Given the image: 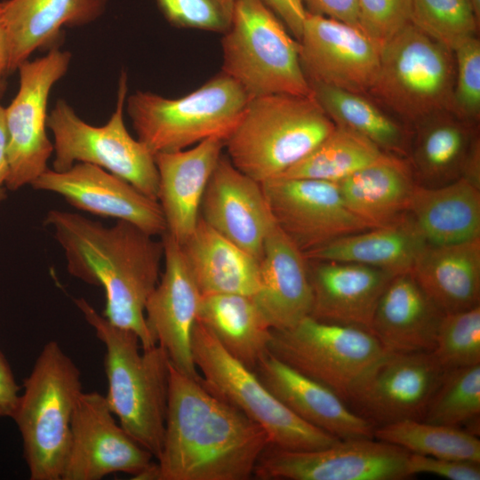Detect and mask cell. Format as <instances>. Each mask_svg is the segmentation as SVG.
I'll return each instance as SVG.
<instances>
[{
	"label": "cell",
	"mask_w": 480,
	"mask_h": 480,
	"mask_svg": "<svg viewBox=\"0 0 480 480\" xmlns=\"http://www.w3.org/2000/svg\"><path fill=\"white\" fill-rule=\"evenodd\" d=\"M44 223L52 228L64 252L68 272L104 289L102 316L115 326L133 332L142 349L156 345L146 324L145 306L161 276L162 239L124 220L106 227L56 209L47 212Z\"/></svg>",
	"instance_id": "1"
},
{
	"label": "cell",
	"mask_w": 480,
	"mask_h": 480,
	"mask_svg": "<svg viewBox=\"0 0 480 480\" xmlns=\"http://www.w3.org/2000/svg\"><path fill=\"white\" fill-rule=\"evenodd\" d=\"M268 444L260 426L170 362L159 480H248Z\"/></svg>",
	"instance_id": "2"
},
{
	"label": "cell",
	"mask_w": 480,
	"mask_h": 480,
	"mask_svg": "<svg viewBox=\"0 0 480 480\" xmlns=\"http://www.w3.org/2000/svg\"><path fill=\"white\" fill-rule=\"evenodd\" d=\"M105 346V396L121 427L155 458L161 452L169 393L170 359L158 344L140 352L132 331L115 326L84 298L74 300Z\"/></svg>",
	"instance_id": "3"
},
{
	"label": "cell",
	"mask_w": 480,
	"mask_h": 480,
	"mask_svg": "<svg viewBox=\"0 0 480 480\" xmlns=\"http://www.w3.org/2000/svg\"><path fill=\"white\" fill-rule=\"evenodd\" d=\"M334 127L312 94L251 98L224 148L236 168L262 184L284 174Z\"/></svg>",
	"instance_id": "4"
},
{
	"label": "cell",
	"mask_w": 480,
	"mask_h": 480,
	"mask_svg": "<svg viewBox=\"0 0 480 480\" xmlns=\"http://www.w3.org/2000/svg\"><path fill=\"white\" fill-rule=\"evenodd\" d=\"M12 419L22 439L30 480H61L81 373L56 340L48 341L23 381Z\"/></svg>",
	"instance_id": "5"
},
{
	"label": "cell",
	"mask_w": 480,
	"mask_h": 480,
	"mask_svg": "<svg viewBox=\"0 0 480 480\" xmlns=\"http://www.w3.org/2000/svg\"><path fill=\"white\" fill-rule=\"evenodd\" d=\"M249 99L235 80L220 71L175 99L136 91L127 96L125 108L137 139L156 155L185 149L211 137L225 140Z\"/></svg>",
	"instance_id": "6"
},
{
	"label": "cell",
	"mask_w": 480,
	"mask_h": 480,
	"mask_svg": "<svg viewBox=\"0 0 480 480\" xmlns=\"http://www.w3.org/2000/svg\"><path fill=\"white\" fill-rule=\"evenodd\" d=\"M221 49V72L250 99L312 94L300 64L299 41L261 0L235 1Z\"/></svg>",
	"instance_id": "7"
},
{
	"label": "cell",
	"mask_w": 480,
	"mask_h": 480,
	"mask_svg": "<svg viewBox=\"0 0 480 480\" xmlns=\"http://www.w3.org/2000/svg\"><path fill=\"white\" fill-rule=\"evenodd\" d=\"M191 348L204 388L260 426L270 444L288 451H314L340 440L305 422L285 407L254 372L228 354L198 320L193 327Z\"/></svg>",
	"instance_id": "8"
},
{
	"label": "cell",
	"mask_w": 480,
	"mask_h": 480,
	"mask_svg": "<svg viewBox=\"0 0 480 480\" xmlns=\"http://www.w3.org/2000/svg\"><path fill=\"white\" fill-rule=\"evenodd\" d=\"M127 91V74L123 71L115 110L100 126L84 121L64 100L56 101L47 117V128L54 139L52 169L65 171L76 163L97 165L157 201L158 172L155 155L130 134L124 124Z\"/></svg>",
	"instance_id": "9"
},
{
	"label": "cell",
	"mask_w": 480,
	"mask_h": 480,
	"mask_svg": "<svg viewBox=\"0 0 480 480\" xmlns=\"http://www.w3.org/2000/svg\"><path fill=\"white\" fill-rule=\"evenodd\" d=\"M454 77L453 52L409 23L381 49L369 93L416 126L436 114L452 112Z\"/></svg>",
	"instance_id": "10"
},
{
	"label": "cell",
	"mask_w": 480,
	"mask_h": 480,
	"mask_svg": "<svg viewBox=\"0 0 480 480\" xmlns=\"http://www.w3.org/2000/svg\"><path fill=\"white\" fill-rule=\"evenodd\" d=\"M386 350L369 330L309 316L291 328L272 329L268 346V353L343 400Z\"/></svg>",
	"instance_id": "11"
},
{
	"label": "cell",
	"mask_w": 480,
	"mask_h": 480,
	"mask_svg": "<svg viewBox=\"0 0 480 480\" xmlns=\"http://www.w3.org/2000/svg\"><path fill=\"white\" fill-rule=\"evenodd\" d=\"M71 54L52 47L19 68V90L8 107L5 120L9 135V175L5 188L16 191L31 185L47 167L53 153L47 128V106L54 84L67 73Z\"/></svg>",
	"instance_id": "12"
},
{
	"label": "cell",
	"mask_w": 480,
	"mask_h": 480,
	"mask_svg": "<svg viewBox=\"0 0 480 480\" xmlns=\"http://www.w3.org/2000/svg\"><path fill=\"white\" fill-rule=\"evenodd\" d=\"M410 452L372 438L340 439L314 451H288L268 444L253 476L260 480H400L411 476Z\"/></svg>",
	"instance_id": "13"
},
{
	"label": "cell",
	"mask_w": 480,
	"mask_h": 480,
	"mask_svg": "<svg viewBox=\"0 0 480 480\" xmlns=\"http://www.w3.org/2000/svg\"><path fill=\"white\" fill-rule=\"evenodd\" d=\"M261 187L275 223L304 254L368 229L347 208L338 183L277 177Z\"/></svg>",
	"instance_id": "14"
},
{
	"label": "cell",
	"mask_w": 480,
	"mask_h": 480,
	"mask_svg": "<svg viewBox=\"0 0 480 480\" xmlns=\"http://www.w3.org/2000/svg\"><path fill=\"white\" fill-rule=\"evenodd\" d=\"M445 372L432 351L386 350L348 400L374 426L421 420Z\"/></svg>",
	"instance_id": "15"
},
{
	"label": "cell",
	"mask_w": 480,
	"mask_h": 480,
	"mask_svg": "<svg viewBox=\"0 0 480 480\" xmlns=\"http://www.w3.org/2000/svg\"><path fill=\"white\" fill-rule=\"evenodd\" d=\"M152 457L116 421L105 396L81 393L61 480H100L117 472L134 478L149 467Z\"/></svg>",
	"instance_id": "16"
},
{
	"label": "cell",
	"mask_w": 480,
	"mask_h": 480,
	"mask_svg": "<svg viewBox=\"0 0 480 480\" xmlns=\"http://www.w3.org/2000/svg\"><path fill=\"white\" fill-rule=\"evenodd\" d=\"M298 41L308 84L370 92L380 70V50L358 27L307 12Z\"/></svg>",
	"instance_id": "17"
},
{
	"label": "cell",
	"mask_w": 480,
	"mask_h": 480,
	"mask_svg": "<svg viewBox=\"0 0 480 480\" xmlns=\"http://www.w3.org/2000/svg\"><path fill=\"white\" fill-rule=\"evenodd\" d=\"M30 186L56 193L78 210L130 222L153 236L166 232L158 201L97 165L76 163L61 172L48 168Z\"/></svg>",
	"instance_id": "18"
},
{
	"label": "cell",
	"mask_w": 480,
	"mask_h": 480,
	"mask_svg": "<svg viewBox=\"0 0 480 480\" xmlns=\"http://www.w3.org/2000/svg\"><path fill=\"white\" fill-rule=\"evenodd\" d=\"M164 271L145 306L148 329L180 372L198 380L191 348L202 293L188 267L181 246L167 233L162 236Z\"/></svg>",
	"instance_id": "19"
},
{
	"label": "cell",
	"mask_w": 480,
	"mask_h": 480,
	"mask_svg": "<svg viewBox=\"0 0 480 480\" xmlns=\"http://www.w3.org/2000/svg\"><path fill=\"white\" fill-rule=\"evenodd\" d=\"M200 218L259 261L275 220L261 184L222 154L206 187Z\"/></svg>",
	"instance_id": "20"
},
{
	"label": "cell",
	"mask_w": 480,
	"mask_h": 480,
	"mask_svg": "<svg viewBox=\"0 0 480 480\" xmlns=\"http://www.w3.org/2000/svg\"><path fill=\"white\" fill-rule=\"evenodd\" d=\"M223 149L224 140L211 137L185 149L155 155L165 233L180 244L198 223L204 191Z\"/></svg>",
	"instance_id": "21"
},
{
	"label": "cell",
	"mask_w": 480,
	"mask_h": 480,
	"mask_svg": "<svg viewBox=\"0 0 480 480\" xmlns=\"http://www.w3.org/2000/svg\"><path fill=\"white\" fill-rule=\"evenodd\" d=\"M253 372L275 397L305 422L340 439L373 437L374 425L350 410L338 394L269 353Z\"/></svg>",
	"instance_id": "22"
},
{
	"label": "cell",
	"mask_w": 480,
	"mask_h": 480,
	"mask_svg": "<svg viewBox=\"0 0 480 480\" xmlns=\"http://www.w3.org/2000/svg\"><path fill=\"white\" fill-rule=\"evenodd\" d=\"M308 261L313 293L309 316L370 331L380 298L396 275L353 262Z\"/></svg>",
	"instance_id": "23"
},
{
	"label": "cell",
	"mask_w": 480,
	"mask_h": 480,
	"mask_svg": "<svg viewBox=\"0 0 480 480\" xmlns=\"http://www.w3.org/2000/svg\"><path fill=\"white\" fill-rule=\"evenodd\" d=\"M252 297L274 330L291 328L311 311L308 259L276 223L265 239L259 287Z\"/></svg>",
	"instance_id": "24"
},
{
	"label": "cell",
	"mask_w": 480,
	"mask_h": 480,
	"mask_svg": "<svg viewBox=\"0 0 480 480\" xmlns=\"http://www.w3.org/2000/svg\"><path fill=\"white\" fill-rule=\"evenodd\" d=\"M108 0H3L9 44V73L31 54L53 45L65 27L87 25L105 12Z\"/></svg>",
	"instance_id": "25"
},
{
	"label": "cell",
	"mask_w": 480,
	"mask_h": 480,
	"mask_svg": "<svg viewBox=\"0 0 480 480\" xmlns=\"http://www.w3.org/2000/svg\"><path fill=\"white\" fill-rule=\"evenodd\" d=\"M444 315L410 272L399 274L381 294L370 332L389 351H432Z\"/></svg>",
	"instance_id": "26"
},
{
	"label": "cell",
	"mask_w": 480,
	"mask_h": 480,
	"mask_svg": "<svg viewBox=\"0 0 480 480\" xmlns=\"http://www.w3.org/2000/svg\"><path fill=\"white\" fill-rule=\"evenodd\" d=\"M347 208L368 228L403 220L417 181L410 163L384 152L338 183Z\"/></svg>",
	"instance_id": "27"
},
{
	"label": "cell",
	"mask_w": 480,
	"mask_h": 480,
	"mask_svg": "<svg viewBox=\"0 0 480 480\" xmlns=\"http://www.w3.org/2000/svg\"><path fill=\"white\" fill-rule=\"evenodd\" d=\"M410 273L444 314L480 305V237L427 244Z\"/></svg>",
	"instance_id": "28"
},
{
	"label": "cell",
	"mask_w": 480,
	"mask_h": 480,
	"mask_svg": "<svg viewBox=\"0 0 480 480\" xmlns=\"http://www.w3.org/2000/svg\"><path fill=\"white\" fill-rule=\"evenodd\" d=\"M407 215L428 244L480 237V188L460 177L443 186H415Z\"/></svg>",
	"instance_id": "29"
},
{
	"label": "cell",
	"mask_w": 480,
	"mask_h": 480,
	"mask_svg": "<svg viewBox=\"0 0 480 480\" xmlns=\"http://www.w3.org/2000/svg\"><path fill=\"white\" fill-rule=\"evenodd\" d=\"M180 246L202 295L254 296L257 292L260 261L201 218L194 232Z\"/></svg>",
	"instance_id": "30"
},
{
	"label": "cell",
	"mask_w": 480,
	"mask_h": 480,
	"mask_svg": "<svg viewBox=\"0 0 480 480\" xmlns=\"http://www.w3.org/2000/svg\"><path fill=\"white\" fill-rule=\"evenodd\" d=\"M427 244L406 214L395 224L344 236L304 255L309 260L358 263L399 275L411 272Z\"/></svg>",
	"instance_id": "31"
},
{
	"label": "cell",
	"mask_w": 480,
	"mask_h": 480,
	"mask_svg": "<svg viewBox=\"0 0 480 480\" xmlns=\"http://www.w3.org/2000/svg\"><path fill=\"white\" fill-rule=\"evenodd\" d=\"M197 320L228 354L250 370L253 371L268 353L272 329L252 296L202 295Z\"/></svg>",
	"instance_id": "32"
},
{
	"label": "cell",
	"mask_w": 480,
	"mask_h": 480,
	"mask_svg": "<svg viewBox=\"0 0 480 480\" xmlns=\"http://www.w3.org/2000/svg\"><path fill=\"white\" fill-rule=\"evenodd\" d=\"M410 162L419 185L435 188L456 180L477 139L470 124L451 111L436 114L416 126Z\"/></svg>",
	"instance_id": "33"
},
{
	"label": "cell",
	"mask_w": 480,
	"mask_h": 480,
	"mask_svg": "<svg viewBox=\"0 0 480 480\" xmlns=\"http://www.w3.org/2000/svg\"><path fill=\"white\" fill-rule=\"evenodd\" d=\"M309 86L335 125L364 136L386 153L400 156L408 153L410 139L404 127L362 93L316 83Z\"/></svg>",
	"instance_id": "34"
},
{
	"label": "cell",
	"mask_w": 480,
	"mask_h": 480,
	"mask_svg": "<svg viewBox=\"0 0 480 480\" xmlns=\"http://www.w3.org/2000/svg\"><path fill=\"white\" fill-rule=\"evenodd\" d=\"M383 153L364 136L335 125L313 150L280 177L339 183L374 162Z\"/></svg>",
	"instance_id": "35"
},
{
	"label": "cell",
	"mask_w": 480,
	"mask_h": 480,
	"mask_svg": "<svg viewBox=\"0 0 480 480\" xmlns=\"http://www.w3.org/2000/svg\"><path fill=\"white\" fill-rule=\"evenodd\" d=\"M373 437L411 453L480 463V441L458 427L405 420L374 428Z\"/></svg>",
	"instance_id": "36"
},
{
	"label": "cell",
	"mask_w": 480,
	"mask_h": 480,
	"mask_svg": "<svg viewBox=\"0 0 480 480\" xmlns=\"http://www.w3.org/2000/svg\"><path fill=\"white\" fill-rule=\"evenodd\" d=\"M480 413V364L446 371L421 420L458 427Z\"/></svg>",
	"instance_id": "37"
},
{
	"label": "cell",
	"mask_w": 480,
	"mask_h": 480,
	"mask_svg": "<svg viewBox=\"0 0 480 480\" xmlns=\"http://www.w3.org/2000/svg\"><path fill=\"white\" fill-rule=\"evenodd\" d=\"M410 23L452 51L479 26L468 0H412Z\"/></svg>",
	"instance_id": "38"
},
{
	"label": "cell",
	"mask_w": 480,
	"mask_h": 480,
	"mask_svg": "<svg viewBox=\"0 0 480 480\" xmlns=\"http://www.w3.org/2000/svg\"><path fill=\"white\" fill-rule=\"evenodd\" d=\"M432 354L444 371L480 364V305L443 316Z\"/></svg>",
	"instance_id": "39"
},
{
	"label": "cell",
	"mask_w": 480,
	"mask_h": 480,
	"mask_svg": "<svg viewBox=\"0 0 480 480\" xmlns=\"http://www.w3.org/2000/svg\"><path fill=\"white\" fill-rule=\"evenodd\" d=\"M167 22L178 28L224 34L236 0H155Z\"/></svg>",
	"instance_id": "40"
},
{
	"label": "cell",
	"mask_w": 480,
	"mask_h": 480,
	"mask_svg": "<svg viewBox=\"0 0 480 480\" xmlns=\"http://www.w3.org/2000/svg\"><path fill=\"white\" fill-rule=\"evenodd\" d=\"M452 52L455 77L452 113L469 124L476 123L480 117V41L472 36Z\"/></svg>",
	"instance_id": "41"
},
{
	"label": "cell",
	"mask_w": 480,
	"mask_h": 480,
	"mask_svg": "<svg viewBox=\"0 0 480 480\" xmlns=\"http://www.w3.org/2000/svg\"><path fill=\"white\" fill-rule=\"evenodd\" d=\"M412 0H357L358 27L381 49L410 23Z\"/></svg>",
	"instance_id": "42"
},
{
	"label": "cell",
	"mask_w": 480,
	"mask_h": 480,
	"mask_svg": "<svg viewBox=\"0 0 480 480\" xmlns=\"http://www.w3.org/2000/svg\"><path fill=\"white\" fill-rule=\"evenodd\" d=\"M411 476L432 474L448 480H479V462L434 458L411 453L408 460Z\"/></svg>",
	"instance_id": "43"
},
{
	"label": "cell",
	"mask_w": 480,
	"mask_h": 480,
	"mask_svg": "<svg viewBox=\"0 0 480 480\" xmlns=\"http://www.w3.org/2000/svg\"><path fill=\"white\" fill-rule=\"evenodd\" d=\"M306 12L358 27L357 0H301ZM359 28V27H358Z\"/></svg>",
	"instance_id": "44"
},
{
	"label": "cell",
	"mask_w": 480,
	"mask_h": 480,
	"mask_svg": "<svg viewBox=\"0 0 480 480\" xmlns=\"http://www.w3.org/2000/svg\"><path fill=\"white\" fill-rule=\"evenodd\" d=\"M283 22L292 36L300 39L306 10L301 0H261Z\"/></svg>",
	"instance_id": "45"
},
{
	"label": "cell",
	"mask_w": 480,
	"mask_h": 480,
	"mask_svg": "<svg viewBox=\"0 0 480 480\" xmlns=\"http://www.w3.org/2000/svg\"><path fill=\"white\" fill-rule=\"evenodd\" d=\"M20 390L10 364L0 351V419L12 418L19 401Z\"/></svg>",
	"instance_id": "46"
},
{
	"label": "cell",
	"mask_w": 480,
	"mask_h": 480,
	"mask_svg": "<svg viewBox=\"0 0 480 480\" xmlns=\"http://www.w3.org/2000/svg\"><path fill=\"white\" fill-rule=\"evenodd\" d=\"M9 135L5 120V108L0 104V187L5 188L9 175Z\"/></svg>",
	"instance_id": "47"
},
{
	"label": "cell",
	"mask_w": 480,
	"mask_h": 480,
	"mask_svg": "<svg viewBox=\"0 0 480 480\" xmlns=\"http://www.w3.org/2000/svg\"><path fill=\"white\" fill-rule=\"evenodd\" d=\"M9 73V44L3 18V1H0V80Z\"/></svg>",
	"instance_id": "48"
},
{
	"label": "cell",
	"mask_w": 480,
	"mask_h": 480,
	"mask_svg": "<svg viewBox=\"0 0 480 480\" xmlns=\"http://www.w3.org/2000/svg\"><path fill=\"white\" fill-rule=\"evenodd\" d=\"M476 19L480 20V0H468Z\"/></svg>",
	"instance_id": "49"
},
{
	"label": "cell",
	"mask_w": 480,
	"mask_h": 480,
	"mask_svg": "<svg viewBox=\"0 0 480 480\" xmlns=\"http://www.w3.org/2000/svg\"><path fill=\"white\" fill-rule=\"evenodd\" d=\"M5 89H6V83H5V81H4V79H3V80H0V100H1V98L3 97Z\"/></svg>",
	"instance_id": "50"
},
{
	"label": "cell",
	"mask_w": 480,
	"mask_h": 480,
	"mask_svg": "<svg viewBox=\"0 0 480 480\" xmlns=\"http://www.w3.org/2000/svg\"><path fill=\"white\" fill-rule=\"evenodd\" d=\"M6 197V188L4 187H0V204L5 199Z\"/></svg>",
	"instance_id": "51"
}]
</instances>
